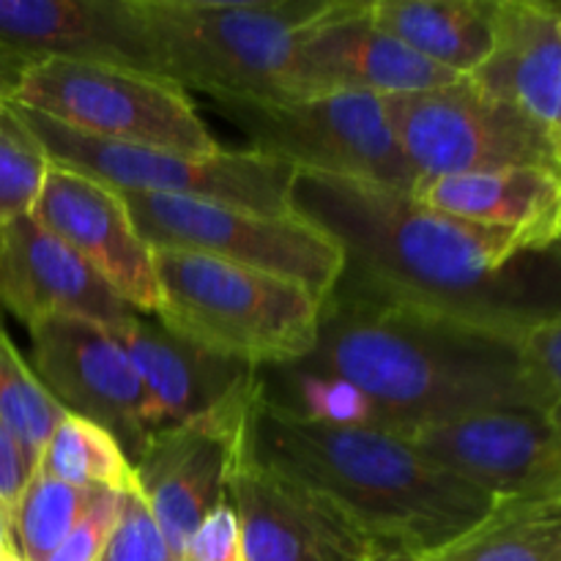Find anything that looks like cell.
I'll return each mask as SVG.
<instances>
[{"mask_svg": "<svg viewBox=\"0 0 561 561\" xmlns=\"http://www.w3.org/2000/svg\"><path fill=\"white\" fill-rule=\"evenodd\" d=\"M290 206L343 252L332 294L447 318L515 345L561 318V241L531 247L431 211L409 192L310 170H296Z\"/></svg>", "mask_w": 561, "mask_h": 561, "instance_id": "cell-1", "label": "cell"}, {"mask_svg": "<svg viewBox=\"0 0 561 561\" xmlns=\"http://www.w3.org/2000/svg\"><path fill=\"white\" fill-rule=\"evenodd\" d=\"M283 370L340 383L362 403L365 425L392 433L474 411H537L515 343L343 294L321 305L310 354Z\"/></svg>", "mask_w": 561, "mask_h": 561, "instance_id": "cell-2", "label": "cell"}, {"mask_svg": "<svg viewBox=\"0 0 561 561\" xmlns=\"http://www.w3.org/2000/svg\"><path fill=\"white\" fill-rule=\"evenodd\" d=\"M244 438L263 463L332 499L378 548L416 559L496 507V499L433 466L398 433L285 409L263 392V381Z\"/></svg>", "mask_w": 561, "mask_h": 561, "instance_id": "cell-3", "label": "cell"}, {"mask_svg": "<svg viewBox=\"0 0 561 561\" xmlns=\"http://www.w3.org/2000/svg\"><path fill=\"white\" fill-rule=\"evenodd\" d=\"M159 277V323L179 337L255 370L288 367L312 351L318 296L290 279L203 252L151 247Z\"/></svg>", "mask_w": 561, "mask_h": 561, "instance_id": "cell-4", "label": "cell"}, {"mask_svg": "<svg viewBox=\"0 0 561 561\" xmlns=\"http://www.w3.org/2000/svg\"><path fill=\"white\" fill-rule=\"evenodd\" d=\"M162 75L211 99H283L296 36L329 0H137Z\"/></svg>", "mask_w": 561, "mask_h": 561, "instance_id": "cell-5", "label": "cell"}, {"mask_svg": "<svg viewBox=\"0 0 561 561\" xmlns=\"http://www.w3.org/2000/svg\"><path fill=\"white\" fill-rule=\"evenodd\" d=\"M14 110L49 164L91 175L124 195L197 197L257 214H294L296 168L283 159L263 157L252 148H219L208 157H192L124 146L66 129L20 104Z\"/></svg>", "mask_w": 561, "mask_h": 561, "instance_id": "cell-6", "label": "cell"}, {"mask_svg": "<svg viewBox=\"0 0 561 561\" xmlns=\"http://www.w3.org/2000/svg\"><path fill=\"white\" fill-rule=\"evenodd\" d=\"M11 102L99 140L192 157L222 148L190 93L148 71L42 58L27 66Z\"/></svg>", "mask_w": 561, "mask_h": 561, "instance_id": "cell-7", "label": "cell"}, {"mask_svg": "<svg viewBox=\"0 0 561 561\" xmlns=\"http://www.w3.org/2000/svg\"><path fill=\"white\" fill-rule=\"evenodd\" d=\"M211 104L263 157L310 173L414 190L416 173L400 151L381 96L327 93L312 99H211Z\"/></svg>", "mask_w": 561, "mask_h": 561, "instance_id": "cell-8", "label": "cell"}, {"mask_svg": "<svg viewBox=\"0 0 561 561\" xmlns=\"http://www.w3.org/2000/svg\"><path fill=\"white\" fill-rule=\"evenodd\" d=\"M124 195V192H121ZM148 247L203 252L290 279L321 301L343 274V252L299 214H257L197 197L124 195Z\"/></svg>", "mask_w": 561, "mask_h": 561, "instance_id": "cell-9", "label": "cell"}, {"mask_svg": "<svg viewBox=\"0 0 561 561\" xmlns=\"http://www.w3.org/2000/svg\"><path fill=\"white\" fill-rule=\"evenodd\" d=\"M383 107L416 179L529 164L559 168L540 129L474 77L383 96Z\"/></svg>", "mask_w": 561, "mask_h": 561, "instance_id": "cell-10", "label": "cell"}, {"mask_svg": "<svg viewBox=\"0 0 561 561\" xmlns=\"http://www.w3.org/2000/svg\"><path fill=\"white\" fill-rule=\"evenodd\" d=\"M398 436L496 504L561 502V433L540 411H474Z\"/></svg>", "mask_w": 561, "mask_h": 561, "instance_id": "cell-11", "label": "cell"}, {"mask_svg": "<svg viewBox=\"0 0 561 561\" xmlns=\"http://www.w3.org/2000/svg\"><path fill=\"white\" fill-rule=\"evenodd\" d=\"M257 387L261 370L250 387L217 409L153 433L131 466L137 493L146 499L175 561L201 520L228 499L230 469Z\"/></svg>", "mask_w": 561, "mask_h": 561, "instance_id": "cell-12", "label": "cell"}, {"mask_svg": "<svg viewBox=\"0 0 561 561\" xmlns=\"http://www.w3.org/2000/svg\"><path fill=\"white\" fill-rule=\"evenodd\" d=\"M38 381L66 414L104 427L129 463L148 444V398L135 362L113 332L82 318H44L27 327Z\"/></svg>", "mask_w": 561, "mask_h": 561, "instance_id": "cell-13", "label": "cell"}, {"mask_svg": "<svg viewBox=\"0 0 561 561\" xmlns=\"http://www.w3.org/2000/svg\"><path fill=\"white\" fill-rule=\"evenodd\" d=\"M228 496L239 515L244 561H370L378 551L332 499L255 458L244 433Z\"/></svg>", "mask_w": 561, "mask_h": 561, "instance_id": "cell-14", "label": "cell"}, {"mask_svg": "<svg viewBox=\"0 0 561 561\" xmlns=\"http://www.w3.org/2000/svg\"><path fill=\"white\" fill-rule=\"evenodd\" d=\"M460 80L453 71L411 53L405 44L373 25L365 0H329L296 36L283 77V99L327 93L394 96Z\"/></svg>", "mask_w": 561, "mask_h": 561, "instance_id": "cell-15", "label": "cell"}, {"mask_svg": "<svg viewBox=\"0 0 561 561\" xmlns=\"http://www.w3.org/2000/svg\"><path fill=\"white\" fill-rule=\"evenodd\" d=\"M31 217L75 250L140 316L162 305L153 250L135 228L124 195L77 170L49 164Z\"/></svg>", "mask_w": 561, "mask_h": 561, "instance_id": "cell-16", "label": "cell"}, {"mask_svg": "<svg viewBox=\"0 0 561 561\" xmlns=\"http://www.w3.org/2000/svg\"><path fill=\"white\" fill-rule=\"evenodd\" d=\"M0 47L164 77L137 0H0Z\"/></svg>", "mask_w": 561, "mask_h": 561, "instance_id": "cell-17", "label": "cell"}, {"mask_svg": "<svg viewBox=\"0 0 561 561\" xmlns=\"http://www.w3.org/2000/svg\"><path fill=\"white\" fill-rule=\"evenodd\" d=\"M0 305L25 327L44 318H82L118 332L140 312L113 294L75 250L27 217L5 225L0 239Z\"/></svg>", "mask_w": 561, "mask_h": 561, "instance_id": "cell-18", "label": "cell"}, {"mask_svg": "<svg viewBox=\"0 0 561 561\" xmlns=\"http://www.w3.org/2000/svg\"><path fill=\"white\" fill-rule=\"evenodd\" d=\"M113 334L135 362L146 389L151 433L217 409L257 378L255 367L211 354L157 318L135 316Z\"/></svg>", "mask_w": 561, "mask_h": 561, "instance_id": "cell-19", "label": "cell"}, {"mask_svg": "<svg viewBox=\"0 0 561 561\" xmlns=\"http://www.w3.org/2000/svg\"><path fill=\"white\" fill-rule=\"evenodd\" d=\"M561 5L496 0V44L474 80L540 129L561 168Z\"/></svg>", "mask_w": 561, "mask_h": 561, "instance_id": "cell-20", "label": "cell"}, {"mask_svg": "<svg viewBox=\"0 0 561 561\" xmlns=\"http://www.w3.org/2000/svg\"><path fill=\"white\" fill-rule=\"evenodd\" d=\"M409 195L431 211L480 228L507 230L531 247H553L561 241L559 168L529 164L416 179Z\"/></svg>", "mask_w": 561, "mask_h": 561, "instance_id": "cell-21", "label": "cell"}, {"mask_svg": "<svg viewBox=\"0 0 561 561\" xmlns=\"http://www.w3.org/2000/svg\"><path fill=\"white\" fill-rule=\"evenodd\" d=\"M367 16L420 58L474 77L496 44V0H373Z\"/></svg>", "mask_w": 561, "mask_h": 561, "instance_id": "cell-22", "label": "cell"}, {"mask_svg": "<svg viewBox=\"0 0 561 561\" xmlns=\"http://www.w3.org/2000/svg\"><path fill=\"white\" fill-rule=\"evenodd\" d=\"M416 561H561V502L496 504L480 524Z\"/></svg>", "mask_w": 561, "mask_h": 561, "instance_id": "cell-23", "label": "cell"}, {"mask_svg": "<svg viewBox=\"0 0 561 561\" xmlns=\"http://www.w3.org/2000/svg\"><path fill=\"white\" fill-rule=\"evenodd\" d=\"M36 469L82 491L126 493L137 488L121 444L104 427L75 414H66L55 427Z\"/></svg>", "mask_w": 561, "mask_h": 561, "instance_id": "cell-24", "label": "cell"}, {"mask_svg": "<svg viewBox=\"0 0 561 561\" xmlns=\"http://www.w3.org/2000/svg\"><path fill=\"white\" fill-rule=\"evenodd\" d=\"M96 493L71 488L55 477L33 469L14 513H11V546L27 561H47L49 553L69 537Z\"/></svg>", "mask_w": 561, "mask_h": 561, "instance_id": "cell-25", "label": "cell"}, {"mask_svg": "<svg viewBox=\"0 0 561 561\" xmlns=\"http://www.w3.org/2000/svg\"><path fill=\"white\" fill-rule=\"evenodd\" d=\"M64 416L66 411L58 400L44 389L0 329V422L16 438L31 469L38 466L44 447Z\"/></svg>", "mask_w": 561, "mask_h": 561, "instance_id": "cell-26", "label": "cell"}, {"mask_svg": "<svg viewBox=\"0 0 561 561\" xmlns=\"http://www.w3.org/2000/svg\"><path fill=\"white\" fill-rule=\"evenodd\" d=\"M49 159L14 104L0 102V228L33 211Z\"/></svg>", "mask_w": 561, "mask_h": 561, "instance_id": "cell-27", "label": "cell"}, {"mask_svg": "<svg viewBox=\"0 0 561 561\" xmlns=\"http://www.w3.org/2000/svg\"><path fill=\"white\" fill-rule=\"evenodd\" d=\"M99 561H175L137 488L121 493L118 515Z\"/></svg>", "mask_w": 561, "mask_h": 561, "instance_id": "cell-28", "label": "cell"}, {"mask_svg": "<svg viewBox=\"0 0 561 561\" xmlns=\"http://www.w3.org/2000/svg\"><path fill=\"white\" fill-rule=\"evenodd\" d=\"M518 354L537 411L561 433V318L526 334Z\"/></svg>", "mask_w": 561, "mask_h": 561, "instance_id": "cell-29", "label": "cell"}, {"mask_svg": "<svg viewBox=\"0 0 561 561\" xmlns=\"http://www.w3.org/2000/svg\"><path fill=\"white\" fill-rule=\"evenodd\" d=\"M181 561H244L241 524L230 496L201 520L186 540Z\"/></svg>", "mask_w": 561, "mask_h": 561, "instance_id": "cell-30", "label": "cell"}, {"mask_svg": "<svg viewBox=\"0 0 561 561\" xmlns=\"http://www.w3.org/2000/svg\"><path fill=\"white\" fill-rule=\"evenodd\" d=\"M118 499L121 493H96V499H93L88 513L80 518V524L49 553L47 561H99L104 551V542H107L110 531H113L115 515H118Z\"/></svg>", "mask_w": 561, "mask_h": 561, "instance_id": "cell-31", "label": "cell"}, {"mask_svg": "<svg viewBox=\"0 0 561 561\" xmlns=\"http://www.w3.org/2000/svg\"><path fill=\"white\" fill-rule=\"evenodd\" d=\"M31 474L33 469L25 460V455H22L20 444H16V438L11 436L9 427L0 422V515H3V520L9 526H11V513H14L16 502H20Z\"/></svg>", "mask_w": 561, "mask_h": 561, "instance_id": "cell-32", "label": "cell"}, {"mask_svg": "<svg viewBox=\"0 0 561 561\" xmlns=\"http://www.w3.org/2000/svg\"><path fill=\"white\" fill-rule=\"evenodd\" d=\"M31 64L33 60L25 58V55L0 47V102H11L14 99L22 75H25V69Z\"/></svg>", "mask_w": 561, "mask_h": 561, "instance_id": "cell-33", "label": "cell"}, {"mask_svg": "<svg viewBox=\"0 0 561 561\" xmlns=\"http://www.w3.org/2000/svg\"><path fill=\"white\" fill-rule=\"evenodd\" d=\"M370 561H416V557H411V553H403V551H389V548H378L376 557Z\"/></svg>", "mask_w": 561, "mask_h": 561, "instance_id": "cell-34", "label": "cell"}, {"mask_svg": "<svg viewBox=\"0 0 561 561\" xmlns=\"http://www.w3.org/2000/svg\"><path fill=\"white\" fill-rule=\"evenodd\" d=\"M9 548H14V546H11L9 524H5V520H3V515H0V559H3V553L9 551Z\"/></svg>", "mask_w": 561, "mask_h": 561, "instance_id": "cell-35", "label": "cell"}, {"mask_svg": "<svg viewBox=\"0 0 561 561\" xmlns=\"http://www.w3.org/2000/svg\"><path fill=\"white\" fill-rule=\"evenodd\" d=\"M0 561H27L25 557H20V553H16V548H9V551L3 553V559Z\"/></svg>", "mask_w": 561, "mask_h": 561, "instance_id": "cell-36", "label": "cell"}, {"mask_svg": "<svg viewBox=\"0 0 561 561\" xmlns=\"http://www.w3.org/2000/svg\"><path fill=\"white\" fill-rule=\"evenodd\" d=\"M0 239H3V228H0Z\"/></svg>", "mask_w": 561, "mask_h": 561, "instance_id": "cell-37", "label": "cell"}, {"mask_svg": "<svg viewBox=\"0 0 561 561\" xmlns=\"http://www.w3.org/2000/svg\"><path fill=\"white\" fill-rule=\"evenodd\" d=\"M559 33H561V20H559Z\"/></svg>", "mask_w": 561, "mask_h": 561, "instance_id": "cell-38", "label": "cell"}]
</instances>
